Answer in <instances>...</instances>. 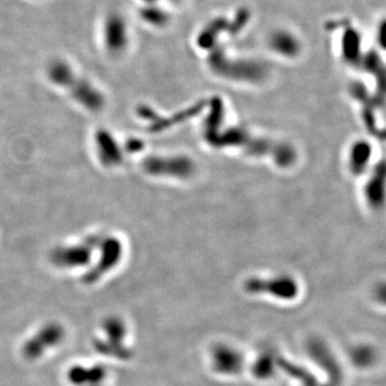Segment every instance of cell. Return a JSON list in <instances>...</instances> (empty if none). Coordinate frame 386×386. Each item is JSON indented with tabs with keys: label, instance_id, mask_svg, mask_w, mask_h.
Instances as JSON below:
<instances>
[{
	"label": "cell",
	"instance_id": "1",
	"mask_svg": "<svg viewBox=\"0 0 386 386\" xmlns=\"http://www.w3.org/2000/svg\"><path fill=\"white\" fill-rule=\"evenodd\" d=\"M47 76L53 84L70 90L72 97L88 109H100L105 103L103 93L93 83L76 74L71 64L64 60L52 62L47 67Z\"/></svg>",
	"mask_w": 386,
	"mask_h": 386
},
{
	"label": "cell",
	"instance_id": "2",
	"mask_svg": "<svg viewBox=\"0 0 386 386\" xmlns=\"http://www.w3.org/2000/svg\"><path fill=\"white\" fill-rule=\"evenodd\" d=\"M246 290L252 294H269L279 300H291L298 293V286L293 279L279 277L275 279H250L247 281Z\"/></svg>",
	"mask_w": 386,
	"mask_h": 386
},
{
	"label": "cell",
	"instance_id": "3",
	"mask_svg": "<svg viewBox=\"0 0 386 386\" xmlns=\"http://www.w3.org/2000/svg\"><path fill=\"white\" fill-rule=\"evenodd\" d=\"M211 367L223 375H235L244 368L245 358L238 349L229 344H217L211 353Z\"/></svg>",
	"mask_w": 386,
	"mask_h": 386
},
{
	"label": "cell",
	"instance_id": "4",
	"mask_svg": "<svg viewBox=\"0 0 386 386\" xmlns=\"http://www.w3.org/2000/svg\"><path fill=\"white\" fill-rule=\"evenodd\" d=\"M308 354L327 373L329 383L340 386L344 378L342 369L329 346L321 340H311L308 344Z\"/></svg>",
	"mask_w": 386,
	"mask_h": 386
},
{
	"label": "cell",
	"instance_id": "5",
	"mask_svg": "<svg viewBox=\"0 0 386 386\" xmlns=\"http://www.w3.org/2000/svg\"><path fill=\"white\" fill-rule=\"evenodd\" d=\"M128 30L122 16H111L105 25V43L110 53L120 54L128 45Z\"/></svg>",
	"mask_w": 386,
	"mask_h": 386
},
{
	"label": "cell",
	"instance_id": "6",
	"mask_svg": "<svg viewBox=\"0 0 386 386\" xmlns=\"http://www.w3.org/2000/svg\"><path fill=\"white\" fill-rule=\"evenodd\" d=\"M277 367L286 375L302 383L303 386H312L319 383L317 378L311 371L307 370L305 367L300 366L296 363L290 362L282 356H277Z\"/></svg>",
	"mask_w": 386,
	"mask_h": 386
},
{
	"label": "cell",
	"instance_id": "7",
	"mask_svg": "<svg viewBox=\"0 0 386 386\" xmlns=\"http://www.w3.org/2000/svg\"><path fill=\"white\" fill-rule=\"evenodd\" d=\"M277 356L274 352H263L255 358L252 365V373L255 379L267 380L273 377L277 370Z\"/></svg>",
	"mask_w": 386,
	"mask_h": 386
},
{
	"label": "cell",
	"instance_id": "8",
	"mask_svg": "<svg viewBox=\"0 0 386 386\" xmlns=\"http://www.w3.org/2000/svg\"><path fill=\"white\" fill-rule=\"evenodd\" d=\"M98 151L99 156L103 158V161L107 165H115L119 160V153H118L117 144L111 136L105 134H101L98 136Z\"/></svg>",
	"mask_w": 386,
	"mask_h": 386
},
{
	"label": "cell",
	"instance_id": "9",
	"mask_svg": "<svg viewBox=\"0 0 386 386\" xmlns=\"http://www.w3.org/2000/svg\"><path fill=\"white\" fill-rule=\"evenodd\" d=\"M353 363L358 367L370 366L375 361V352L371 346H358L353 350L352 356Z\"/></svg>",
	"mask_w": 386,
	"mask_h": 386
},
{
	"label": "cell",
	"instance_id": "10",
	"mask_svg": "<svg viewBox=\"0 0 386 386\" xmlns=\"http://www.w3.org/2000/svg\"><path fill=\"white\" fill-rule=\"evenodd\" d=\"M312 386H334V385H332L331 383H324V384L317 383V384H315V385H312Z\"/></svg>",
	"mask_w": 386,
	"mask_h": 386
}]
</instances>
